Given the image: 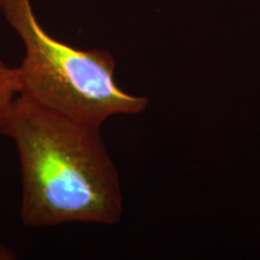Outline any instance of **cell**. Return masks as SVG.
Returning <instances> with one entry per match:
<instances>
[{
    "label": "cell",
    "mask_w": 260,
    "mask_h": 260,
    "mask_svg": "<svg viewBox=\"0 0 260 260\" xmlns=\"http://www.w3.org/2000/svg\"><path fill=\"white\" fill-rule=\"evenodd\" d=\"M0 134L14 142L18 155L24 226L118 222L121 183L100 126L19 93Z\"/></svg>",
    "instance_id": "obj_1"
},
{
    "label": "cell",
    "mask_w": 260,
    "mask_h": 260,
    "mask_svg": "<svg viewBox=\"0 0 260 260\" xmlns=\"http://www.w3.org/2000/svg\"><path fill=\"white\" fill-rule=\"evenodd\" d=\"M0 14L21 39L17 70L21 93L77 121L102 126L110 117L136 115L148 99L121 89L116 60L102 50H80L53 38L35 15L31 0H0Z\"/></svg>",
    "instance_id": "obj_2"
},
{
    "label": "cell",
    "mask_w": 260,
    "mask_h": 260,
    "mask_svg": "<svg viewBox=\"0 0 260 260\" xmlns=\"http://www.w3.org/2000/svg\"><path fill=\"white\" fill-rule=\"evenodd\" d=\"M21 93L17 70L16 67H9L0 60V132L11 109L12 104Z\"/></svg>",
    "instance_id": "obj_3"
}]
</instances>
